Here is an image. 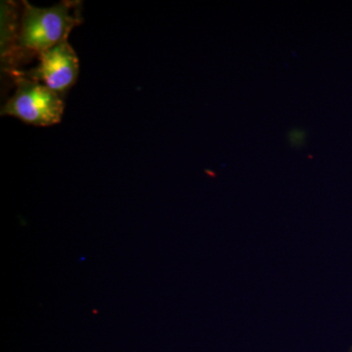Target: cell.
<instances>
[{
  "mask_svg": "<svg viewBox=\"0 0 352 352\" xmlns=\"http://www.w3.org/2000/svg\"><path fill=\"white\" fill-rule=\"evenodd\" d=\"M16 2L1 1V62L7 73L21 72L20 64L24 61L18 45L20 20Z\"/></svg>",
  "mask_w": 352,
  "mask_h": 352,
  "instance_id": "277c9868",
  "label": "cell"
},
{
  "mask_svg": "<svg viewBox=\"0 0 352 352\" xmlns=\"http://www.w3.org/2000/svg\"><path fill=\"white\" fill-rule=\"evenodd\" d=\"M305 138H307L305 131H302V129H292L289 132V141L293 147H302L303 143H305Z\"/></svg>",
  "mask_w": 352,
  "mask_h": 352,
  "instance_id": "5b68a950",
  "label": "cell"
},
{
  "mask_svg": "<svg viewBox=\"0 0 352 352\" xmlns=\"http://www.w3.org/2000/svg\"><path fill=\"white\" fill-rule=\"evenodd\" d=\"M18 45L27 62L58 44L68 41L71 32L82 23L80 1H61L39 8L22 1Z\"/></svg>",
  "mask_w": 352,
  "mask_h": 352,
  "instance_id": "6da1fadb",
  "label": "cell"
},
{
  "mask_svg": "<svg viewBox=\"0 0 352 352\" xmlns=\"http://www.w3.org/2000/svg\"><path fill=\"white\" fill-rule=\"evenodd\" d=\"M15 94L2 106L1 116L19 119L34 126L59 124L64 115V97L43 83L27 78L23 72L12 75Z\"/></svg>",
  "mask_w": 352,
  "mask_h": 352,
  "instance_id": "7a4b0ae2",
  "label": "cell"
},
{
  "mask_svg": "<svg viewBox=\"0 0 352 352\" xmlns=\"http://www.w3.org/2000/svg\"><path fill=\"white\" fill-rule=\"evenodd\" d=\"M38 57V66L23 74L64 97L76 85L80 75V63L76 51L69 41H65Z\"/></svg>",
  "mask_w": 352,
  "mask_h": 352,
  "instance_id": "3957f363",
  "label": "cell"
},
{
  "mask_svg": "<svg viewBox=\"0 0 352 352\" xmlns=\"http://www.w3.org/2000/svg\"><path fill=\"white\" fill-rule=\"evenodd\" d=\"M346 352H352V344L351 346L349 347V349H347Z\"/></svg>",
  "mask_w": 352,
  "mask_h": 352,
  "instance_id": "8992f818",
  "label": "cell"
}]
</instances>
